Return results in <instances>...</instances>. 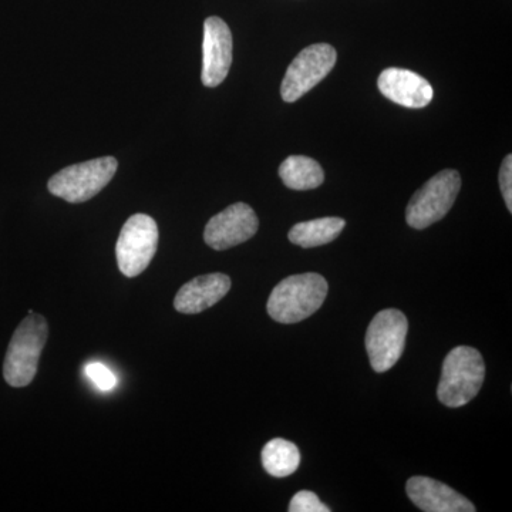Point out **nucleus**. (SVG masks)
<instances>
[{
  "instance_id": "nucleus-1",
  "label": "nucleus",
  "mask_w": 512,
  "mask_h": 512,
  "mask_svg": "<svg viewBox=\"0 0 512 512\" xmlns=\"http://www.w3.org/2000/svg\"><path fill=\"white\" fill-rule=\"evenodd\" d=\"M328 282L322 275H292L279 282L269 296L266 311L279 323L302 322L320 309L328 296Z\"/></svg>"
},
{
  "instance_id": "nucleus-2",
  "label": "nucleus",
  "mask_w": 512,
  "mask_h": 512,
  "mask_svg": "<svg viewBox=\"0 0 512 512\" xmlns=\"http://www.w3.org/2000/svg\"><path fill=\"white\" fill-rule=\"evenodd\" d=\"M47 338L49 326L46 319L30 311L13 333L6 352L3 377L9 386L25 387L33 382Z\"/></svg>"
},
{
  "instance_id": "nucleus-3",
  "label": "nucleus",
  "mask_w": 512,
  "mask_h": 512,
  "mask_svg": "<svg viewBox=\"0 0 512 512\" xmlns=\"http://www.w3.org/2000/svg\"><path fill=\"white\" fill-rule=\"evenodd\" d=\"M485 377L483 356L470 346H457L446 356L437 397L444 406L463 407L480 393Z\"/></svg>"
},
{
  "instance_id": "nucleus-4",
  "label": "nucleus",
  "mask_w": 512,
  "mask_h": 512,
  "mask_svg": "<svg viewBox=\"0 0 512 512\" xmlns=\"http://www.w3.org/2000/svg\"><path fill=\"white\" fill-rule=\"evenodd\" d=\"M119 163L114 157L70 165L50 178L47 188L55 197L72 204L92 200L113 180Z\"/></svg>"
},
{
  "instance_id": "nucleus-5",
  "label": "nucleus",
  "mask_w": 512,
  "mask_h": 512,
  "mask_svg": "<svg viewBox=\"0 0 512 512\" xmlns=\"http://www.w3.org/2000/svg\"><path fill=\"white\" fill-rule=\"evenodd\" d=\"M460 190L458 171H440L413 195L407 205V224L414 229H424L443 220L456 202Z\"/></svg>"
},
{
  "instance_id": "nucleus-6",
  "label": "nucleus",
  "mask_w": 512,
  "mask_h": 512,
  "mask_svg": "<svg viewBox=\"0 0 512 512\" xmlns=\"http://www.w3.org/2000/svg\"><path fill=\"white\" fill-rule=\"evenodd\" d=\"M157 222L146 214L128 218L117 239L116 256L121 274L134 278L143 274L158 248Z\"/></svg>"
},
{
  "instance_id": "nucleus-7",
  "label": "nucleus",
  "mask_w": 512,
  "mask_h": 512,
  "mask_svg": "<svg viewBox=\"0 0 512 512\" xmlns=\"http://www.w3.org/2000/svg\"><path fill=\"white\" fill-rule=\"evenodd\" d=\"M409 322L403 312L386 309L377 313L366 332L370 365L377 373L392 369L404 352Z\"/></svg>"
},
{
  "instance_id": "nucleus-8",
  "label": "nucleus",
  "mask_w": 512,
  "mask_h": 512,
  "mask_svg": "<svg viewBox=\"0 0 512 512\" xmlns=\"http://www.w3.org/2000/svg\"><path fill=\"white\" fill-rule=\"evenodd\" d=\"M338 53L328 43H318L303 49L286 70L281 96L286 103H295L309 90L318 86L335 67Z\"/></svg>"
},
{
  "instance_id": "nucleus-9",
  "label": "nucleus",
  "mask_w": 512,
  "mask_h": 512,
  "mask_svg": "<svg viewBox=\"0 0 512 512\" xmlns=\"http://www.w3.org/2000/svg\"><path fill=\"white\" fill-rule=\"evenodd\" d=\"M258 227L255 211L248 204L237 202L208 221L204 239L208 247L215 251H225L254 237Z\"/></svg>"
},
{
  "instance_id": "nucleus-10",
  "label": "nucleus",
  "mask_w": 512,
  "mask_h": 512,
  "mask_svg": "<svg viewBox=\"0 0 512 512\" xmlns=\"http://www.w3.org/2000/svg\"><path fill=\"white\" fill-rule=\"evenodd\" d=\"M232 64V33L227 23L217 16L204 23L202 40V84L220 86L227 79Z\"/></svg>"
},
{
  "instance_id": "nucleus-11",
  "label": "nucleus",
  "mask_w": 512,
  "mask_h": 512,
  "mask_svg": "<svg viewBox=\"0 0 512 512\" xmlns=\"http://www.w3.org/2000/svg\"><path fill=\"white\" fill-rule=\"evenodd\" d=\"M377 87L386 99L407 109H423L434 96L433 87L423 76L399 67L383 70Z\"/></svg>"
},
{
  "instance_id": "nucleus-12",
  "label": "nucleus",
  "mask_w": 512,
  "mask_h": 512,
  "mask_svg": "<svg viewBox=\"0 0 512 512\" xmlns=\"http://www.w3.org/2000/svg\"><path fill=\"white\" fill-rule=\"evenodd\" d=\"M407 495L416 507L426 512H476L464 495L429 477H412L407 481Z\"/></svg>"
},
{
  "instance_id": "nucleus-13",
  "label": "nucleus",
  "mask_w": 512,
  "mask_h": 512,
  "mask_svg": "<svg viewBox=\"0 0 512 512\" xmlns=\"http://www.w3.org/2000/svg\"><path fill=\"white\" fill-rule=\"evenodd\" d=\"M231 279L224 274H210L191 279L178 291L174 308L185 315H195L217 305L231 289Z\"/></svg>"
},
{
  "instance_id": "nucleus-14",
  "label": "nucleus",
  "mask_w": 512,
  "mask_h": 512,
  "mask_svg": "<svg viewBox=\"0 0 512 512\" xmlns=\"http://www.w3.org/2000/svg\"><path fill=\"white\" fill-rule=\"evenodd\" d=\"M345 227L346 221L342 218H318V220L299 222V224L293 225L288 238L292 244L298 245V247L315 248L335 241Z\"/></svg>"
},
{
  "instance_id": "nucleus-15",
  "label": "nucleus",
  "mask_w": 512,
  "mask_h": 512,
  "mask_svg": "<svg viewBox=\"0 0 512 512\" xmlns=\"http://www.w3.org/2000/svg\"><path fill=\"white\" fill-rule=\"evenodd\" d=\"M279 177L286 187L296 191L315 190L325 181V173L318 161L305 156L286 158L279 167Z\"/></svg>"
},
{
  "instance_id": "nucleus-16",
  "label": "nucleus",
  "mask_w": 512,
  "mask_h": 512,
  "mask_svg": "<svg viewBox=\"0 0 512 512\" xmlns=\"http://www.w3.org/2000/svg\"><path fill=\"white\" fill-rule=\"evenodd\" d=\"M301 464L299 448L291 441L274 439L262 450V466L272 477L284 478L295 473Z\"/></svg>"
},
{
  "instance_id": "nucleus-17",
  "label": "nucleus",
  "mask_w": 512,
  "mask_h": 512,
  "mask_svg": "<svg viewBox=\"0 0 512 512\" xmlns=\"http://www.w3.org/2000/svg\"><path fill=\"white\" fill-rule=\"evenodd\" d=\"M289 512H329L328 505L319 500L318 495L312 491H299L293 495Z\"/></svg>"
},
{
  "instance_id": "nucleus-18",
  "label": "nucleus",
  "mask_w": 512,
  "mask_h": 512,
  "mask_svg": "<svg viewBox=\"0 0 512 512\" xmlns=\"http://www.w3.org/2000/svg\"><path fill=\"white\" fill-rule=\"evenodd\" d=\"M84 372H86L87 377H89L100 390H103V392H110V390L116 387V376L111 373L109 367L101 365V363H90V365L86 366Z\"/></svg>"
},
{
  "instance_id": "nucleus-19",
  "label": "nucleus",
  "mask_w": 512,
  "mask_h": 512,
  "mask_svg": "<svg viewBox=\"0 0 512 512\" xmlns=\"http://www.w3.org/2000/svg\"><path fill=\"white\" fill-rule=\"evenodd\" d=\"M500 188L503 192L505 205L512 212V156L508 154L504 158L500 168Z\"/></svg>"
}]
</instances>
